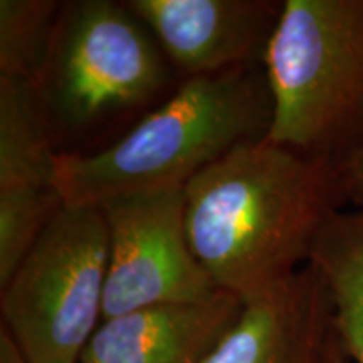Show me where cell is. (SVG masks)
Here are the masks:
<instances>
[{
	"label": "cell",
	"mask_w": 363,
	"mask_h": 363,
	"mask_svg": "<svg viewBox=\"0 0 363 363\" xmlns=\"http://www.w3.org/2000/svg\"><path fill=\"white\" fill-rule=\"evenodd\" d=\"M347 202L340 163L249 140L185 184V227L217 288L247 303L310 262Z\"/></svg>",
	"instance_id": "1"
},
{
	"label": "cell",
	"mask_w": 363,
	"mask_h": 363,
	"mask_svg": "<svg viewBox=\"0 0 363 363\" xmlns=\"http://www.w3.org/2000/svg\"><path fill=\"white\" fill-rule=\"evenodd\" d=\"M271 96L244 67L189 78L111 147L57 153L62 202L101 206L118 195L180 187L229 150L264 138Z\"/></svg>",
	"instance_id": "2"
},
{
	"label": "cell",
	"mask_w": 363,
	"mask_h": 363,
	"mask_svg": "<svg viewBox=\"0 0 363 363\" xmlns=\"http://www.w3.org/2000/svg\"><path fill=\"white\" fill-rule=\"evenodd\" d=\"M262 57L264 138L342 165L363 142V0H286Z\"/></svg>",
	"instance_id": "3"
},
{
	"label": "cell",
	"mask_w": 363,
	"mask_h": 363,
	"mask_svg": "<svg viewBox=\"0 0 363 363\" xmlns=\"http://www.w3.org/2000/svg\"><path fill=\"white\" fill-rule=\"evenodd\" d=\"M108 259L103 208L62 203L0 288L2 326L29 363H79L103 321Z\"/></svg>",
	"instance_id": "4"
},
{
	"label": "cell",
	"mask_w": 363,
	"mask_h": 363,
	"mask_svg": "<svg viewBox=\"0 0 363 363\" xmlns=\"http://www.w3.org/2000/svg\"><path fill=\"white\" fill-rule=\"evenodd\" d=\"M165 66L152 33L126 4L81 0L62 7L40 98L72 128L147 101Z\"/></svg>",
	"instance_id": "5"
},
{
	"label": "cell",
	"mask_w": 363,
	"mask_h": 363,
	"mask_svg": "<svg viewBox=\"0 0 363 363\" xmlns=\"http://www.w3.org/2000/svg\"><path fill=\"white\" fill-rule=\"evenodd\" d=\"M110 233L103 321L220 291L190 247L185 185L118 195L99 206Z\"/></svg>",
	"instance_id": "6"
},
{
	"label": "cell",
	"mask_w": 363,
	"mask_h": 363,
	"mask_svg": "<svg viewBox=\"0 0 363 363\" xmlns=\"http://www.w3.org/2000/svg\"><path fill=\"white\" fill-rule=\"evenodd\" d=\"M333 337L328 286L308 262L244 303L238 321L203 363H328Z\"/></svg>",
	"instance_id": "7"
},
{
	"label": "cell",
	"mask_w": 363,
	"mask_h": 363,
	"mask_svg": "<svg viewBox=\"0 0 363 363\" xmlns=\"http://www.w3.org/2000/svg\"><path fill=\"white\" fill-rule=\"evenodd\" d=\"M126 7L147 26L182 69L208 76L242 67L264 52L283 4L261 0H130Z\"/></svg>",
	"instance_id": "8"
},
{
	"label": "cell",
	"mask_w": 363,
	"mask_h": 363,
	"mask_svg": "<svg viewBox=\"0 0 363 363\" xmlns=\"http://www.w3.org/2000/svg\"><path fill=\"white\" fill-rule=\"evenodd\" d=\"M244 303L219 291L197 303L162 305L101 321L79 363H203Z\"/></svg>",
	"instance_id": "9"
},
{
	"label": "cell",
	"mask_w": 363,
	"mask_h": 363,
	"mask_svg": "<svg viewBox=\"0 0 363 363\" xmlns=\"http://www.w3.org/2000/svg\"><path fill=\"white\" fill-rule=\"evenodd\" d=\"M56 158L39 89L0 78V190H57Z\"/></svg>",
	"instance_id": "10"
},
{
	"label": "cell",
	"mask_w": 363,
	"mask_h": 363,
	"mask_svg": "<svg viewBox=\"0 0 363 363\" xmlns=\"http://www.w3.org/2000/svg\"><path fill=\"white\" fill-rule=\"evenodd\" d=\"M310 264L328 286L340 347L350 362L363 363V208L330 217L318 235Z\"/></svg>",
	"instance_id": "11"
},
{
	"label": "cell",
	"mask_w": 363,
	"mask_h": 363,
	"mask_svg": "<svg viewBox=\"0 0 363 363\" xmlns=\"http://www.w3.org/2000/svg\"><path fill=\"white\" fill-rule=\"evenodd\" d=\"M61 12L52 0H0V78L39 89Z\"/></svg>",
	"instance_id": "12"
},
{
	"label": "cell",
	"mask_w": 363,
	"mask_h": 363,
	"mask_svg": "<svg viewBox=\"0 0 363 363\" xmlns=\"http://www.w3.org/2000/svg\"><path fill=\"white\" fill-rule=\"evenodd\" d=\"M342 175L348 202L363 208V142L342 163Z\"/></svg>",
	"instance_id": "13"
},
{
	"label": "cell",
	"mask_w": 363,
	"mask_h": 363,
	"mask_svg": "<svg viewBox=\"0 0 363 363\" xmlns=\"http://www.w3.org/2000/svg\"><path fill=\"white\" fill-rule=\"evenodd\" d=\"M0 363H29L19 345L4 326L0 328Z\"/></svg>",
	"instance_id": "14"
},
{
	"label": "cell",
	"mask_w": 363,
	"mask_h": 363,
	"mask_svg": "<svg viewBox=\"0 0 363 363\" xmlns=\"http://www.w3.org/2000/svg\"><path fill=\"white\" fill-rule=\"evenodd\" d=\"M328 363H352L350 358L345 355V352L342 350V347H340L337 333H335L333 342H331L330 353H328Z\"/></svg>",
	"instance_id": "15"
}]
</instances>
